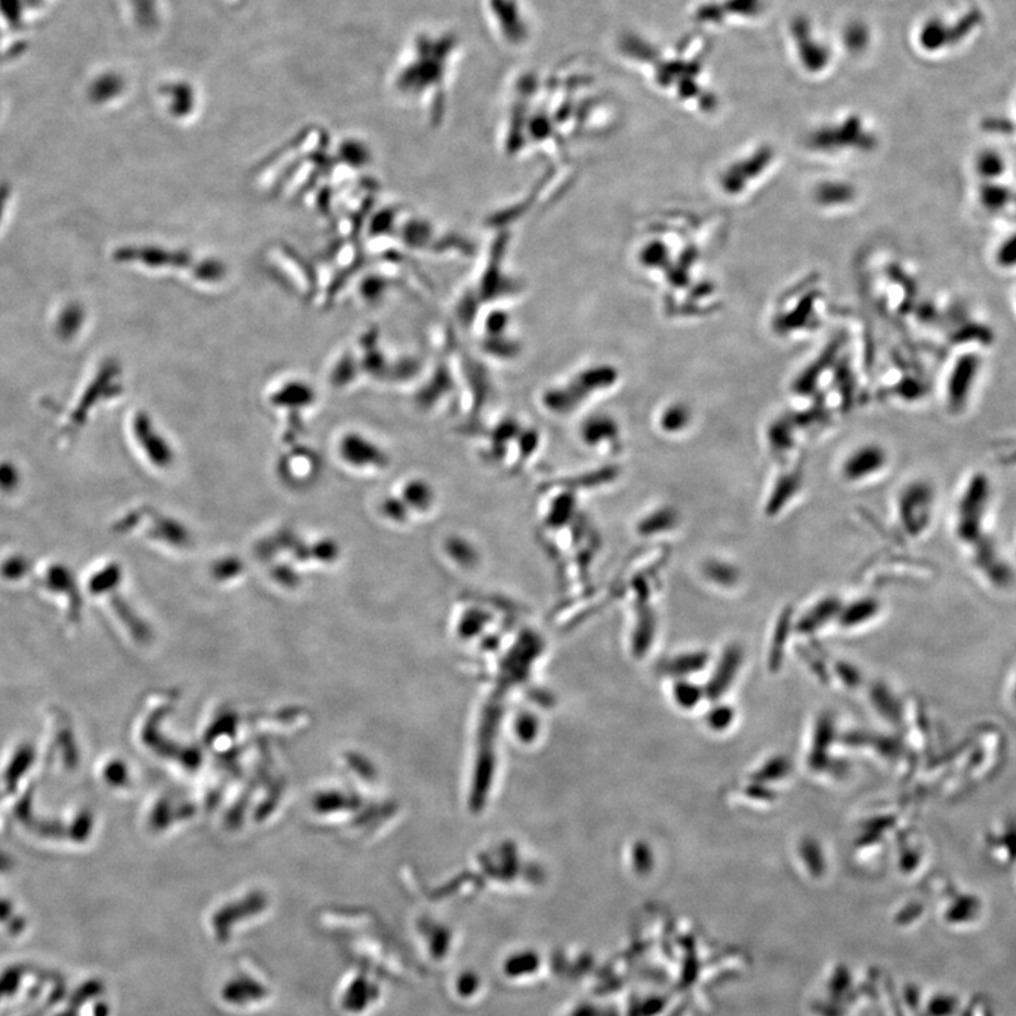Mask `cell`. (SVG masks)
I'll return each instance as SVG.
<instances>
[{
	"mask_svg": "<svg viewBox=\"0 0 1016 1016\" xmlns=\"http://www.w3.org/2000/svg\"><path fill=\"white\" fill-rule=\"evenodd\" d=\"M957 503V532L963 541H973L983 529L989 512L990 485L984 477L973 478Z\"/></svg>",
	"mask_w": 1016,
	"mask_h": 1016,
	"instance_id": "obj_1",
	"label": "cell"
},
{
	"mask_svg": "<svg viewBox=\"0 0 1016 1016\" xmlns=\"http://www.w3.org/2000/svg\"><path fill=\"white\" fill-rule=\"evenodd\" d=\"M934 487L924 482L912 483L902 492L900 516L907 534L921 535L929 527L935 507Z\"/></svg>",
	"mask_w": 1016,
	"mask_h": 1016,
	"instance_id": "obj_2",
	"label": "cell"
},
{
	"mask_svg": "<svg viewBox=\"0 0 1016 1016\" xmlns=\"http://www.w3.org/2000/svg\"><path fill=\"white\" fill-rule=\"evenodd\" d=\"M885 462L884 449L876 445L862 447L847 459L843 473L850 481H861L884 467Z\"/></svg>",
	"mask_w": 1016,
	"mask_h": 1016,
	"instance_id": "obj_3",
	"label": "cell"
},
{
	"mask_svg": "<svg viewBox=\"0 0 1016 1016\" xmlns=\"http://www.w3.org/2000/svg\"><path fill=\"white\" fill-rule=\"evenodd\" d=\"M618 424L606 416L590 417L586 419L584 427H582V438L591 447L609 442L608 439H613L618 436Z\"/></svg>",
	"mask_w": 1016,
	"mask_h": 1016,
	"instance_id": "obj_4",
	"label": "cell"
},
{
	"mask_svg": "<svg viewBox=\"0 0 1016 1016\" xmlns=\"http://www.w3.org/2000/svg\"><path fill=\"white\" fill-rule=\"evenodd\" d=\"M404 500H406L407 506L413 507L414 510L427 511L432 507L433 501H436V493H433L432 487L428 485L427 482L418 481L409 482L404 488Z\"/></svg>",
	"mask_w": 1016,
	"mask_h": 1016,
	"instance_id": "obj_5",
	"label": "cell"
},
{
	"mask_svg": "<svg viewBox=\"0 0 1016 1016\" xmlns=\"http://www.w3.org/2000/svg\"><path fill=\"white\" fill-rule=\"evenodd\" d=\"M675 524H677V512L670 508H664V510L653 512L641 522L640 532L645 535L658 534V532L673 529Z\"/></svg>",
	"mask_w": 1016,
	"mask_h": 1016,
	"instance_id": "obj_6",
	"label": "cell"
},
{
	"mask_svg": "<svg viewBox=\"0 0 1016 1016\" xmlns=\"http://www.w3.org/2000/svg\"><path fill=\"white\" fill-rule=\"evenodd\" d=\"M689 419V409L682 404H675V406L665 409L663 417H661V427L664 428V431L677 432L688 426Z\"/></svg>",
	"mask_w": 1016,
	"mask_h": 1016,
	"instance_id": "obj_7",
	"label": "cell"
},
{
	"mask_svg": "<svg viewBox=\"0 0 1016 1016\" xmlns=\"http://www.w3.org/2000/svg\"><path fill=\"white\" fill-rule=\"evenodd\" d=\"M878 605L876 600L865 599L856 601L846 610L843 620L848 624L860 623V621L872 618L877 613Z\"/></svg>",
	"mask_w": 1016,
	"mask_h": 1016,
	"instance_id": "obj_8",
	"label": "cell"
},
{
	"mask_svg": "<svg viewBox=\"0 0 1016 1016\" xmlns=\"http://www.w3.org/2000/svg\"><path fill=\"white\" fill-rule=\"evenodd\" d=\"M704 574L720 585H732L737 579L736 569L727 564H722V562H710L704 568Z\"/></svg>",
	"mask_w": 1016,
	"mask_h": 1016,
	"instance_id": "obj_9",
	"label": "cell"
}]
</instances>
